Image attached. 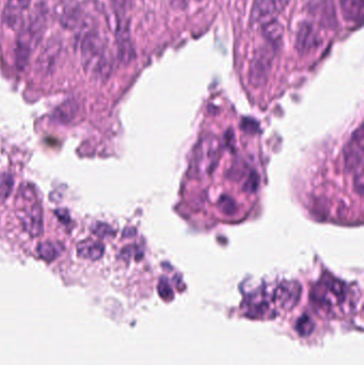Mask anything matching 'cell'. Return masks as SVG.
Wrapping results in <instances>:
<instances>
[{"mask_svg": "<svg viewBox=\"0 0 364 365\" xmlns=\"http://www.w3.org/2000/svg\"><path fill=\"white\" fill-rule=\"evenodd\" d=\"M105 246L97 240H82L77 245V255L82 259L97 261L104 255Z\"/></svg>", "mask_w": 364, "mask_h": 365, "instance_id": "16", "label": "cell"}, {"mask_svg": "<svg viewBox=\"0 0 364 365\" xmlns=\"http://www.w3.org/2000/svg\"><path fill=\"white\" fill-rule=\"evenodd\" d=\"M199 1H200V0H199Z\"/></svg>", "mask_w": 364, "mask_h": 365, "instance_id": "26", "label": "cell"}, {"mask_svg": "<svg viewBox=\"0 0 364 365\" xmlns=\"http://www.w3.org/2000/svg\"><path fill=\"white\" fill-rule=\"evenodd\" d=\"M62 246L53 242H45L38 246V255L46 262H51L60 255Z\"/></svg>", "mask_w": 364, "mask_h": 365, "instance_id": "17", "label": "cell"}, {"mask_svg": "<svg viewBox=\"0 0 364 365\" xmlns=\"http://www.w3.org/2000/svg\"><path fill=\"white\" fill-rule=\"evenodd\" d=\"M300 292L298 284L287 282L260 287L245 299V315L254 320H271L292 310L300 301Z\"/></svg>", "mask_w": 364, "mask_h": 365, "instance_id": "1", "label": "cell"}, {"mask_svg": "<svg viewBox=\"0 0 364 365\" xmlns=\"http://www.w3.org/2000/svg\"><path fill=\"white\" fill-rule=\"evenodd\" d=\"M321 43V36L313 23L302 22L298 26L296 34L297 51L300 54H308L319 47Z\"/></svg>", "mask_w": 364, "mask_h": 365, "instance_id": "11", "label": "cell"}, {"mask_svg": "<svg viewBox=\"0 0 364 365\" xmlns=\"http://www.w3.org/2000/svg\"><path fill=\"white\" fill-rule=\"evenodd\" d=\"M77 105L73 102H66L59 107L53 113V118L60 122H70L75 118L77 113Z\"/></svg>", "mask_w": 364, "mask_h": 365, "instance_id": "18", "label": "cell"}, {"mask_svg": "<svg viewBox=\"0 0 364 365\" xmlns=\"http://www.w3.org/2000/svg\"><path fill=\"white\" fill-rule=\"evenodd\" d=\"M30 3H32V0H8L5 7L16 10V11H20V12H24L25 10L28 9V7H29Z\"/></svg>", "mask_w": 364, "mask_h": 365, "instance_id": "21", "label": "cell"}, {"mask_svg": "<svg viewBox=\"0 0 364 365\" xmlns=\"http://www.w3.org/2000/svg\"><path fill=\"white\" fill-rule=\"evenodd\" d=\"M93 232H95L97 235L101 236V237H107V236L112 235L114 231L108 224H97V226H95L93 228Z\"/></svg>", "mask_w": 364, "mask_h": 365, "instance_id": "22", "label": "cell"}, {"mask_svg": "<svg viewBox=\"0 0 364 365\" xmlns=\"http://www.w3.org/2000/svg\"><path fill=\"white\" fill-rule=\"evenodd\" d=\"M276 49L277 48L267 43V45L262 46L254 53L249 67V82L252 86H260L267 82L277 51Z\"/></svg>", "mask_w": 364, "mask_h": 365, "instance_id": "5", "label": "cell"}, {"mask_svg": "<svg viewBox=\"0 0 364 365\" xmlns=\"http://www.w3.org/2000/svg\"><path fill=\"white\" fill-rule=\"evenodd\" d=\"M312 301L316 309L324 314L338 316L341 309L348 303V287L338 280L326 279L314 288Z\"/></svg>", "mask_w": 364, "mask_h": 365, "instance_id": "4", "label": "cell"}, {"mask_svg": "<svg viewBox=\"0 0 364 365\" xmlns=\"http://www.w3.org/2000/svg\"><path fill=\"white\" fill-rule=\"evenodd\" d=\"M60 51V44L58 42L49 41V43L43 48V51L40 54L38 61H36L38 71L42 74L51 72L57 62Z\"/></svg>", "mask_w": 364, "mask_h": 365, "instance_id": "12", "label": "cell"}, {"mask_svg": "<svg viewBox=\"0 0 364 365\" xmlns=\"http://www.w3.org/2000/svg\"><path fill=\"white\" fill-rule=\"evenodd\" d=\"M112 5H114V10H116L117 15L118 16H125L126 8H128V0H111Z\"/></svg>", "mask_w": 364, "mask_h": 365, "instance_id": "23", "label": "cell"}, {"mask_svg": "<svg viewBox=\"0 0 364 365\" xmlns=\"http://www.w3.org/2000/svg\"><path fill=\"white\" fill-rule=\"evenodd\" d=\"M170 5L173 9L182 11L187 8V0H170Z\"/></svg>", "mask_w": 364, "mask_h": 365, "instance_id": "25", "label": "cell"}, {"mask_svg": "<svg viewBox=\"0 0 364 365\" xmlns=\"http://www.w3.org/2000/svg\"><path fill=\"white\" fill-rule=\"evenodd\" d=\"M106 43L99 32H89L82 41V64L86 70H93L107 49Z\"/></svg>", "mask_w": 364, "mask_h": 365, "instance_id": "7", "label": "cell"}, {"mask_svg": "<svg viewBox=\"0 0 364 365\" xmlns=\"http://www.w3.org/2000/svg\"><path fill=\"white\" fill-rule=\"evenodd\" d=\"M46 19L43 13H34L23 24L17 36L16 48H15V60L19 69L23 70L29 61L32 51L41 42L45 32Z\"/></svg>", "mask_w": 364, "mask_h": 365, "instance_id": "3", "label": "cell"}, {"mask_svg": "<svg viewBox=\"0 0 364 365\" xmlns=\"http://www.w3.org/2000/svg\"><path fill=\"white\" fill-rule=\"evenodd\" d=\"M82 11L80 5L76 3H68L62 5L59 11V22L65 29L77 28L82 22Z\"/></svg>", "mask_w": 364, "mask_h": 365, "instance_id": "13", "label": "cell"}, {"mask_svg": "<svg viewBox=\"0 0 364 365\" xmlns=\"http://www.w3.org/2000/svg\"><path fill=\"white\" fill-rule=\"evenodd\" d=\"M258 176H256V174H251L250 178H249V180H247L246 184H245V189L248 190L249 192L254 191V190L256 189V187H258Z\"/></svg>", "mask_w": 364, "mask_h": 365, "instance_id": "24", "label": "cell"}, {"mask_svg": "<svg viewBox=\"0 0 364 365\" xmlns=\"http://www.w3.org/2000/svg\"><path fill=\"white\" fill-rule=\"evenodd\" d=\"M260 28H262V34H263L267 43L278 48L279 44L282 42L283 34H284L282 24L277 19H274L260 25Z\"/></svg>", "mask_w": 364, "mask_h": 365, "instance_id": "15", "label": "cell"}, {"mask_svg": "<svg viewBox=\"0 0 364 365\" xmlns=\"http://www.w3.org/2000/svg\"><path fill=\"white\" fill-rule=\"evenodd\" d=\"M117 47H118V59L122 64H130L135 59V48L130 40L128 22L125 16L118 17Z\"/></svg>", "mask_w": 364, "mask_h": 365, "instance_id": "10", "label": "cell"}, {"mask_svg": "<svg viewBox=\"0 0 364 365\" xmlns=\"http://www.w3.org/2000/svg\"><path fill=\"white\" fill-rule=\"evenodd\" d=\"M16 214L23 228L32 237L43 233V211L32 186L23 185L21 188L17 195Z\"/></svg>", "mask_w": 364, "mask_h": 365, "instance_id": "2", "label": "cell"}, {"mask_svg": "<svg viewBox=\"0 0 364 365\" xmlns=\"http://www.w3.org/2000/svg\"><path fill=\"white\" fill-rule=\"evenodd\" d=\"M343 17L348 22L361 23L363 19L364 0H340Z\"/></svg>", "mask_w": 364, "mask_h": 365, "instance_id": "14", "label": "cell"}, {"mask_svg": "<svg viewBox=\"0 0 364 365\" xmlns=\"http://www.w3.org/2000/svg\"><path fill=\"white\" fill-rule=\"evenodd\" d=\"M14 186L13 176L9 173L0 174V202L5 201L11 195Z\"/></svg>", "mask_w": 364, "mask_h": 365, "instance_id": "19", "label": "cell"}, {"mask_svg": "<svg viewBox=\"0 0 364 365\" xmlns=\"http://www.w3.org/2000/svg\"><path fill=\"white\" fill-rule=\"evenodd\" d=\"M219 143L213 136H206L201 139L195 148L193 166L199 174L210 173L217 165L219 157Z\"/></svg>", "mask_w": 364, "mask_h": 365, "instance_id": "6", "label": "cell"}, {"mask_svg": "<svg viewBox=\"0 0 364 365\" xmlns=\"http://www.w3.org/2000/svg\"><path fill=\"white\" fill-rule=\"evenodd\" d=\"M314 325L313 322L310 320L309 317L304 316L298 320L297 322V330L302 335H306V334L311 333L313 330Z\"/></svg>", "mask_w": 364, "mask_h": 365, "instance_id": "20", "label": "cell"}, {"mask_svg": "<svg viewBox=\"0 0 364 365\" xmlns=\"http://www.w3.org/2000/svg\"><path fill=\"white\" fill-rule=\"evenodd\" d=\"M289 1L291 0H254L251 11V22L262 25L276 19L287 8Z\"/></svg>", "mask_w": 364, "mask_h": 365, "instance_id": "8", "label": "cell"}, {"mask_svg": "<svg viewBox=\"0 0 364 365\" xmlns=\"http://www.w3.org/2000/svg\"><path fill=\"white\" fill-rule=\"evenodd\" d=\"M363 140L362 126L352 134V139L345 149V166L348 171L356 173L363 171Z\"/></svg>", "mask_w": 364, "mask_h": 365, "instance_id": "9", "label": "cell"}]
</instances>
